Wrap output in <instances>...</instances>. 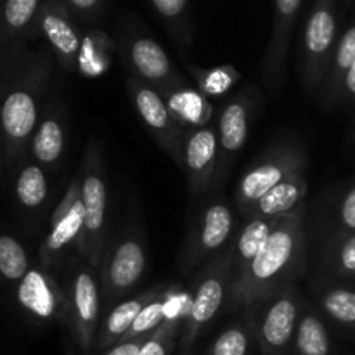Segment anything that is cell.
Masks as SVG:
<instances>
[{
  "label": "cell",
  "mask_w": 355,
  "mask_h": 355,
  "mask_svg": "<svg viewBox=\"0 0 355 355\" xmlns=\"http://www.w3.org/2000/svg\"><path fill=\"white\" fill-rule=\"evenodd\" d=\"M162 96L172 116L184 130H193V128L210 125L211 116H214V106L205 94H201L198 89H193L189 83L177 87Z\"/></svg>",
  "instance_id": "24"
},
{
  "label": "cell",
  "mask_w": 355,
  "mask_h": 355,
  "mask_svg": "<svg viewBox=\"0 0 355 355\" xmlns=\"http://www.w3.org/2000/svg\"><path fill=\"white\" fill-rule=\"evenodd\" d=\"M83 37L85 30L69 16L61 0H44L38 16V38H44L61 69L76 71Z\"/></svg>",
  "instance_id": "18"
},
{
  "label": "cell",
  "mask_w": 355,
  "mask_h": 355,
  "mask_svg": "<svg viewBox=\"0 0 355 355\" xmlns=\"http://www.w3.org/2000/svg\"><path fill=\"white\" fill-rule=\"evenodd\" d=\"M290 355H333V343L322 315L311 304H305L298 321Z\"/></svg>",
  "instance_id": "28"
},
{
  "label": "cell",
  "mask_w": 355,
  "mask_h": 355,
  "mask_svg": "<svg viewBox=\"0 0 355 355\" xmlns=\"http://www.w3.org/2000/svg\"><path fill=\"white\" fill-rule=\"evenodd\" d=\"M114 47L127 68L128 76L148 83L159 94L187 85V80L170 61L165 49L149 37L144 28H137L135 23H127L123 19L118 23Z\"/></svg>",
  "instance_id": "9"
},
{
  "label": "cell",
  "mask_w": 355,
  "mask_h": 355,
  "mask_svg": "<svg viewBox=\"0 0 355 355\" xmlns=\"http://www.w3.org/2000/svg\"><path fill=\"white\" fill-rule=\"evenodd\" d=\"M61 2L64 9L69 12V16L83 30L96 28L97 23L106 16V12L111 7L107 0H61Z\"/></svg>",
  "instance_id": "36"
},
{
  "label": "cell",
  "mask_w": 355,
  "mask_h": 355,
  "mask_svg": "<svg viewBox=\"0 0 355 355\" xmlns=\"http://www.w3.org/2000/svg\"><path fill=\"white\" fill-rule=\"evenodd\" d=\"M180 168L187 180L189 203L203 201L205 196L215 193L218 170V137L214 125L186 130Z\"/></svg>",
  "instance_id": "16"
},
{
  "label": "cell",
  "mask_w": 355,
  "mask_h": 355,
  "mask_svg": "<svg viewBox=\"0 0 355 355\" xmlns=\"http://www.w3.org/2000/svg\"><path fill=\"white\" fill-rule=\"evenodd\" d=\"M305 207L281 220L252 263L231 281L227 312H241L276 291L297 284L307 272Z\"/></svg>",
  "instance_id": "2"
},
{
  "label": "cell",
  "mask_w": 355,
  "mask_h": 355,
  "mask_svg": "<svg viewBox=\"0 0 355 355\" xmlns=\"http://www.w3.org/2000/svg\"><path fill=\"white\" fill-rule=\"evenodd\" d=\"M257 103H259V94L252 87L250 89L246 87L236 96L229 97L218 113L217 127H215L218 137V170L217 180H215V194L225 182L229 170L234 165L236 158L248 141Z\"/></svg>",
  "instance_id": "14"
},
{
  "label": "cell",
  "mask_w": 355,
  "mask_h": 355,
  "mask_svg": "<svg viewBox=\"0 0 355 355\" xmlns=\"http://www.w3.org/2000/svg\"><path fill=\"white\" fill-rule=\"evenodd\" d=\"M44 0H6L0 2V28L7 44L12 47L19 42L38 38V16Z\"/></svg>",
  "instance_id": "22"
},
{
  "label": "cell",
  "mask_w": 355,
  "mask_h": 355,
  "mask_svg": "<svg viewBox=\"0 0 355 355\" xmlns=\"http://www.w3.org/2000/svg\"><path fill=\"white\" fill-rule=\"evenodd\" d=\"M12 300L23 318L42 326L69 328L68 297L55 274L42 266H31L26 276L12 290Z\"/></svg>",
  "instance_id": "13"
},
{
  "label": "cell",
  "mask_w": 355,
  "mask_h": 355,
  "mask_svg": "<svg viewBox=\"0 0 355 355\" xmlns=\"http://www.w3.org/2000/svg\"><path fill=\"white\" fill-rule=\"evenodd\" d=\"M83 234H85V214L82 205V182L80 175L69 180L64 196L54 208L49 220L47 232L40 245L38 259L45 270H55L68 266L69 260L82 259Z\"/></svg>",
  "instance_id": "10"
},
{
  "label": "cell",
  "mask_w": 355,
  "mask_h": 355,
  "mask_svg": "<svg viewBox=\"0 0 355 355\" xmlns=\"http://www.w3.org/2000/svg\"><path fill=\"white\" fill-rule=\"evenodd\" d=\"M342 87L345 89L347 94L355 96V62H354L352 68H350V71L345 75V78H343Z\"/></svg>",
  "instance_id": "39"
},
{
  "label": "cell",
  "mask_w": 355,
  "mask_h": 355,
  "mask_svg": "<svg viewBox=\"0 0 355 355\" xmlns=\"http://www.w3.org/2000/svg\"><path fill=\"white\" fill-rule=\"evenodd\" d=\"M14 175V200L26 214H38L44 210L49 200V175L30 156L21 159Z\"/></svg>",
  "instance_id": "23"
},
{
  "label": "cell",
  "mask_w": 355,
  "mask_h": 355,
  "mask_svg": "<svg viewBox=\"0 0 355 355\" xmlns=\"http://www.w3.org/2000/svg\"><path fill=\"white\" fill-rule=\"evenodd\" d=\"M238 231L239 222L231 205L218 194L208 198L187 224L177 259L180 276H189L222 255L232 245Z\"/></svg>",
  "instance_id": "6"
},
{
  "label": "cell",
  "mask_w": 355,
  "mask_h": 355,
  "mask_svg": "<svg viewBox=\"0 0 355 355\" xmlns=\"http://www.w3.org/2000/svg\"><path fill=\"white\" fill-rule=\"evenodd\" d=\"M338 21L333 2L319 0L305 19L300 49V80L307 94L324 83L336 51Z\"/></svg>",
  "instance_id": "12"
},
{
  "label": "cell",
  "mask_w": 355,
  "mask_h": 355,
  "mask_svg": "<svg viewBox=\"0 0 355 355\" xmlns=\"http://www.w3.org/2000/svg\"><path fill=\"white\" fill-rule=\"evenodd\" d=\"M66 269L64 286L69 309V328L76 349L82 355H92L96 349L97 331L103 318L99 272L90 269L82 259L69 260Z\"/></svg>",
  "instance_id": "11"
},
{
  "label": "cell",
  "mask_w": 355,
  "mask_h": 355,
  "mask_svg": "<svg viewBox=\"0 0 355 355\" xmlns=\"http://www.w3.org/2000/svg\"><path fill=\"white\" fill-rule=\"evenodd\" d=\"M149 7L165 24L172 40L179 45L182 58H187L194 45V26L191 3L187 0H151Z\"/></svg>",
  "instance_id": "27"
},
{
  "label": "cell",
  "mask_w": 355,
  "mask_h": 355,
  "mask_svg": "<svg viewBox=\"0 0 355 355\" xmlns=\"http://www.w3.org/2000/svg\"><path fill=\"white\" fill-rule=\"evenodd\" d=\"M305 298L300 286L290 284L241 311L253 328L260 355H290Z\"/></svg>",
  "instance_id": "8"
},
{
  "label": "cell",
  "mask_w": 355,
  "mask_h": 355,
  "mask_svg": "<svg viewBox=\"0 0 355 355\" xmlns=\"http://www.w3.org/2000/svg\"><path fill=\"white\" fill-rule=\"evenodd\" d=\"M54 55L47 45L14 44L0 64V130L6 165L14 168L28 156L31 137L49 99Z\"/></svg>",
  "instance_id": "1"
},
{
  "label": "cell",
  "mask_w": 355,
  "mask_h": 355,
  "mask_svg": "<svg viewBox=\"0 0 355 355\" xmlns=\"http://www.w3.org/2000/svg\"><path fill=\"white\" fill-rule=\"evenodd\" d=\"M309 170V153L297 135L270 141L241 173L234 189V205L243 218L253 207L291 175Z\"/></svg>",
  "instance_id": "3"
},
{
  "label": "cell",
  "mask_w": 355,
  "mask_h": 355,
  "mask_svg": "<svg viewBox=\"0 0 355 355\" xmlns=\"http://www.w3.org/2000/svg\"><path fill=\"white\" fill-rule=\"evenodd\" d=\"M127 92L139 118L148 128L149 134L153 135L156 144L180 168L186 130L172 116L162 94L148 83L139 82L134 76H127Z\"/></svg>",
  "instance_id": "15"
},
{
  "label": "cell",
  "mask_w": 355,
  "mask_h": 355,
  "mask_svg": "<svg viewBox=\"0 0 355 355\" xmlns=\"http://www.w3.org/2000/svg\"><path fill=\"white\" fill-rule=\"evenodd\" d=\"M9 49H10V45L7 44L6 37H3V33H2V28H0V64H2V61L6 59Z\"/></svg>",
  "instance_id": "40"
},
{
  "label": "cell",
  "mask_w": 355,
  "mask_h": 355,
  "mask_svg": "<svg viewBox=\"0 0 355 355\" xmlns=\"http://www.w3.org/2000/svg\"><path fill=\"white\" fill-rule=\"evenodd\" d=\"M170 283H158L155 286L148 288V290L141 291V293L130 295L128 298L121 300L120 304L114 305L111 311L106 312V315L103 318L99 326V331H97L96 338V349L94 352L101 354L104 350L111 349L116 343H120L125 338V335L128 333V329L132 328V324L135 322V319L139 318L142 311L158 297L162 291H165L168 288Z\"/></svg>",
  "instance_id": "20"
},
{
  "label": "cell",
  "mask_w": 355,
  "mask_h": 355,
  "mask_svg": "<svg viewBox=\"0 0 355 355\" xmlns=\"http://www.w3.org/2000/svg\"><path fill=\"white\" fill-rule=\"evenodd\" d=\"M68 148V110L64 103L49 97L31 137L28 156L45 172H58Z\"/></svg>",
  "instance_id": "19"
},
{
  "label": "cell",
  "mask_w": 355,
  "mask_h": 355,
  "mask_svg": "<svg viewBox=\"0 0 355 355\" xmlns=\"http://www.w3.org/2000/svg\"><path fill=\"white\" fill-rule=\"evenodd\" d=\"M338 224L347 231L355 232V186L347 191L338 207Z\"/></svg>",
  "instance_id": "37"
},
{
  "label": "cell",
  "mask_w": 355,
  "mask_h": 355,
  "mask_svg": "<svg viewBox=\"0 0 355 355\" xmlns=\"http://www.w3.org/2000/svg\"><path fill=\"white\" fill-rule=\"evenodd\" d=\"M82 182V205L85 214V234H83L82 260L99 272L104 253L107 248V180L106 162L99 139L87 141L78 168Z\"/></svg>",
  "instance_id": "7"
},
{
  "label": "cell",
  "mask_w": 355,
  "mask_h": 355,
  "mask_svg": "<svg viewBox=\"0 0 355 355\" xmlns=\"http://www.w3.org/2000/svg\"><path fill=\"white\" fill-rule=\"evenodd\" d=\"M187 68H189L193 80L196 82L198 90L207 97L222 96L241 78L238 69L229 64L217 66V68L210 69L200 68L196 64H187Z\"/></svg>",
  "instance_id": "34"
},
{
  "label": "cell",
  "mask_w": 355,
  "mask_h": 355,
  "mask_svg": "<svg viewBox=\"0 0 355 355\" xmlns=\"http://www.w3.org/2000/svg\"><path fill=\"white\" fill-rule=\"evenodd\" d=\"M284 218V217H283ZM283 218H246L232 241V279L255 260L262 246Z\"/></svg>",
  "instance_id": "25"
},
{
  "label": "cell",
  "mask_w": 355,
  "mask_h": 355,
  "mask_svg": "<svg viewBox=\"0 0 355 355\" xmlns=\"http://www.w3.org/2000/svg\"><path fill=\"white\" fill-rule=\"evenodd\" d=\"M187 305H189V293L187 288L177 300L172 314L168 315L165 322L153 333L139 355H172L173 350L179 345V336L182 331L184 319H186Z\"/></svg>",
  "instance_id": "31"
},
{
  "label": "cell",
  "mask_w": 355,
  "mask_h": 355,
  "mask_svg": "<svg viewBox=\"0 0 355 355\" xmlns=\"http://www.w3.org/2000/svg\"><path fill=\"white\" fill-rule=\"evenodd\" d=\"M232 281V245L191 277L189 305L179 336V355H193L198 340L227 307Z\"/></svg>",
  "instance_id": "4"
},
{
  "label": "cell",
  "mask_w": 355,
  "mask_h": 355,
  "mask_svg": "<svg viewBox=\"0 0 355 355\" xmlns=\"http://www.w3.org/2000/svg\"><path fill=\"white\" fill-rule=\"evenodd\" d=\"M114 42L101 28L85 30L82 52L78 58V71L85 76H97L111 64V51Z\"/></svg>",
  "instance_id": "33"
},
{
  "label": "cell",
  "mask_w": 355,
  "mask_h": 355,
  "mask_svg": "<svg viewBox=\"0 0 355 355\" xmlns=\"http://www.w3.org/2000/svg\"><path fill=\"white\" fill-rule=\"evenodd\" d=\"M151 336L153 335H144L134 340H125V342L116 343L114 347H111V349L104 350V352L97 355H139V352L142 350V347L148 343V340L151 338Z\"/></svg>",
  "instance_id": "38"
},
{
  "label": "cell",
  "mask_w": 355,
  "mask_h": 355,
  "mask_svg": "<svg viewBox=\"0 0 355 355\" xmlns=\"http://www.w3.org/2000/svg\"><path fill=\"white\" fill-rule=\"evenodd\" d=\"M322 266L340 277L355 276V232L340 236L322 248Z\"/></svg>",
  "instance_id": "35"
},
{
  "label": "cell",
  "mask_w": 355,
  "mask_h": 355,
  "mask_svg": "<svg viewBox=\"0 0 355 355\" xmlns=\"http://www.w3.org/2000/svg\"><path fill=\"white\" fill-rule=\"evenodd\" d=\"M302 7V0H277L272 3V28L260 64L263 85L270 94H279L286 82L291 37Z\"/></svg>",
  "instance_id": "17"
},
{
  "label": "cell",
  "mask_w": 355,
  "mask_h": 355,
  "mask_svg": "<svg viewBox=\"0 0 355 355\" xmlns=\"http://www.w3.org/2000/svg\"><path fill=\"white\" fill-rule=\"evenodd\" d=\"M186 290L182 283H170L168 288L165 291L158 295L144 311L139 314V318L135 319V322L132 324V328L128 329V333L125 335V340H134L139 336L144 335H153L163 322L168 319V315L172 314L173 307H175L177 300L182 295V291Z\"/></svg>",
  "instance_id": "29"
},
{
  "label": "cell",
  "mask_w": 355,
  "mask_h": 355,
  "mask_svg": "<svg viewBox=\"0 0 355 355\" xmlns=\"http://www.w3.org/2000/svg\"><path fill=\"white\" fill-rule=\"evenodd\" d=\"M6 162V148H3L2 130H0V173H2V163Z\"/></svg>",
  "instance_id": "41"
},
{
  "label": "cell",
  "mask_w": 355,
  "mask_h": 355,
  "mask_svg": "<svg viewBox=\"0 0 355 355\" xmlns=\"http://www.w3.org/2000/svg\"><path fill=\"white\" fill-rule=\"evenodd\" d=\"M255 349L259 350L253 328L241 312L238 321L231 322L211 340L203 355H253Z\"/></svg>",
  "instance_id": "32"
},
{
  "label": "cell",
  "mask_w": 355,
  "mask_h": 355,
  "mask_svg": "<svg viewBox=\"0 0 355 355\" xmlns=\"http://www.w3.org/2000/svg\"><path fill=\"white\" fill-rule=\"evenodd\" d=\"M31 266L33 263L23 243L10 232L0 229V286L9 288L12 293Z\"/></svg>",
  "instance_id": "30"
},
{
  "label": "cell",
  "mask_w": 355,
  "mask_h": 355,
  "mask_svg": "<svg viewBox=\"0 0 355 355\" xmlns=\"http://www.w3.org/2000/svg\"><path fill=\"white\" fill-rule=\"evenodd\" d=\"M309 172V170H307ZM300 172L291 175L279 186L270 189L255 207L250 210L246 218H283L305 207L309 193V175ZM245 218V220H246Z\"/></svg>",
  "instance_id": "21"
},
{
  "label": "cell",
  "mask_w": 355,
  "mask_h": 355,
  "mask_svg": "<svg viewBox=\"0 0 355 355\" xmlns=\"http://www.w3.org/2000/svg\"><path fill=\"white\" fill-rule=\"evenodd\" d=\"M309 291L315 300V307L331 321L343 326H355V290L329 284L322 276L309 277Z\"/></svg>",
  "instance_id": "26"
},
{
  "label": "cell",
  "mask_w": 355,
  "mask_h": 355,
  "mask_svg": "<svg viewBox=\"0 0 355 355\" xmlns=\"http://www.w3.org/2000/svg\"><path fill=\"white\" fill-rule=\"evenodd\" d=\"M148 243L139 210L132 208L123 231L106 248L99 269L103 307L107 311L128 298L148 269Z\"/></svg>",
  "instance_id": "5"
}]
</instances>
